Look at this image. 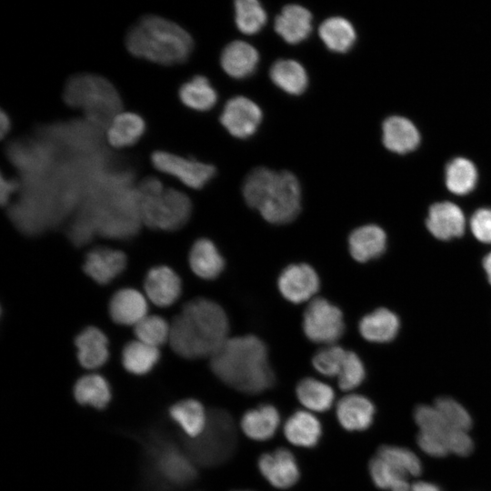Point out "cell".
Listing matches in <instances>:
<instances>
[{
    "mask_svg": "<svg viewBox=\"0 0 491 491\" xmlns=\"http://www.w3.org/2000/svg\"><path fill=\"white\" fill-rule=\"evenodd\" d=\"M229 323L224 309L206 298L193 299L170 323L168 343L187 359L211 357L228 338Z\"/></svg>",
    "mask_w": 491,
    "mask_h": 491,
    "instance_id": "cell-1",
    "label": "cell"
},
{
    "mask_svg": "<svg viewBox=\"0 0 491 491\" xmlns=\"http://www.w3.org/2000/svg\"><path fill=\"white\" fill-rule=\"evenodd\" d=\"M210 366L223 383L241 393L260 394L275 384L267 348L255 336L228 337L210 357Z\"/></svg>",
    "mask_w": 491,
    "mask_h": 491,
    "instance_id": "cell-2",
    "label": "cell"
},
{
    "mask_svg": "<svg viewBox=\"0 0 491 491\" xmlns=\"http://www.w3.org/2000/svg\"><path fill=\"white\" fill-rule=\"evenodd\" d=\"M242 191L246 204L269 223H289L300 212L301 188L291 172L255 168L245 179Z\"/></svg>",
    "mask_w": 491,
    "mask_h": 491,
    "instance_id": "cell-3",
    "label": "cell"
},
{
    "mask_svg": "<svg viewBox=\"0 0 491 491\" xmlns=\"http://www.w3.org/2000/svg\"><path fill=\"white\" fill-rule=\"evenodd\" d=\"M128 52L150 62L173 65L184 63L193 51L191 35L179 25L158 15H145L125 36Z\"/></svg>",
    "mask_w": 491,
    "mask_h": 491,
    "instance_id": "cell-4",
    "label": "cell"
},
{
    "mask_svg": "<svg viewBox=\"0 0 491 491\" xmlns=\"http://www.w3.org/2000/svg\"><path fill=\"white\" fill-rule=\"evenodd\" d=\"M63 97L67 105L81 109L87 121L98 128H106L122 108L115 87L98 75H73L65 85Z\"/></svg>",
    "mask_w": 491,
    "mask_h": 491,
    "instance_id": "cell-5",
    "label": "cell"
},
{
    "mask_svg": "<svg viewBox=\"0 0 491 491\" xmlns=\"http://www.w3.org/2000/svg\"><path fill=\"white\" fill-rule=\"evenodd\" d=\"M135 192L140 219L147 226L172 231L188 221L192 204L183 192L165 188L161 181L153 176L141 181Z\"/></svg>",
    "mask_w": 491,
    "mask_h": 491,
    "instance_id": "cell-6",
    "label": "cell"
},
{
    "mask_svg": "<svg viewBox=\"0 0 491 491\" xmlns=\"http://www.w3.org/2000/svg\"><path fill=\"white\" fill-rule=\"evenodd\" d=\"M237 445L232 416L225 410L208 411L205 428L197 437L185 439L184 449L196 466L213 467L227 461Z\"/></svg>",
    "mask_w": 491,
    "mask_h": 491,
    "instance_id": "cell-7",
    "label": "cell"
},
{
    "mask_svg": "<svg viewBox=\"0 0 491 491\" xmlns=\"http://www.w3.org/2000/svg\"><path fill=\"white\" fill-rule=\"evenodd\" d=\"M149 471L160 487H183L196 478V465L185 449L154 435L146 446Z\"/></svg>",
    "mask_w": 491,
    "mask_h": 491,
    "instance_id": "cell-8",
    "label": "cell"
},
{
    "mask_svg": "<svg viewBox=\"0 0 491 491\" xmlns=\"http://www.w3.org/2000/svg\"><path fill=\"white\" fill-rule=\"evenodd\" d=\"M303 329L309 340L334 345L344 334L343 313L326 299H312L304 312Z\"/></svg>",
    "mask_w": 491,
    "mask_h": 491,
    "instance_id": "cell-9",
    "label": "cell"
},
{
    "mask_svg": "<svg viewBox=\"0 0 491 491\" xmlns=\"http://www.w3.org/2000/svg\"><path fill=\"white\" fill-rule=\"evenodd\" d=\"M150 161L159 172L174 176L194 189L202 188L215 173L211 165L162 150L153 152Z\"/></svg>",
    "mask_w": 491,
    "mask_h": 491,
    "instance_id": "cell-10",
    "label": "cell"
},
{
    "mask_svg": "<svg viewBox=\"0 0 491 491\" xmlns=\"http://www.w3.org/2000/svg\"><path fill=\"white\" fill-rule=\"evenodd\" d=\"M261 120L260 107L246 96H235L228 100L220 115L223 126L237 138L251 136Z\"/></svg>",
    "mask_w": 491,
    "mask_h": 491,
    "instance_id": "cell-11",
    "label": "cell"
},
{
    "mask_svg": "<svg viewBox=\"0 0 491 491\" xmlns=\"http://www.w3.org/2000/svg\"><path fill=\"white\" fill-rule=\"evenodd\" d=\"M257 466L263 477L278 489L290 488L299 480L297 461L293 453L284 447L261 455Z\"/></svg>",
    "mask_w": 491,
    "mask_h": 491,
    "instance_id": "cell-12",
    "label": "cell"
},
{
    "mask_svg": "<svg viewBox=\"0 0 491 491\" xmlns=\"http://www.w3.org/2000/svg\"><path fill=\"white\" fill-rule=\"evenodd\" d=\"M282 296L298 304L311 299L319 289V278L315 269L306 264H294L286 267L277 281Z\"/></svg>",
    "mask_w": 491,
    "mask_h": 491,
    "instance_id": "cell-13",
    "label": "cell"
},
{
    "mask_svg": "<svg viewBox=\"0 0 491 491\" xmlns=\"http://www.w3.org/2000/svg\"><path fill=\"white\" fill-rule=\"evenodd\" d=\"M426 225L436 238L450 240L464 234L466 218L458 205L445 201L431 205Z\"/></svg>",
    "mask_w": 491,
    "mask_h": 491,
    "instance_id": "cell-14",
    "label": "cell"
},
{
    "mask_svg": "<svg viewBox=\"0 0 491 491\" xmlns=\"http://www.w3.org/2000/svg\"><path fill=\"white\" fill-rule=\"evenodd\" d=\"M146 297L155 306L165 307L174 304L180 296L182 284L177 274L171 268L160 266L149 270L145 276Z\"/></svg>",
    "mask_w": 491,
    "mask_h": 491,
    "instance_id": "cell-15",
    "label": "cell"
},
{
    "mask_svg": "<svg viewBox=\"0 0 491 491\" xmlns=\"http://www.w3.org/2000/svg\"><path fill=\"white\" fill-rule=\"evenodd\" d=\"M125 265L126 256L122 251L98 247L86 255L83 269L94 281L105 285L120 275Z\"/></svg>",
    "mask_w": 491,
    "mask_h": 491,
    "instance_id": "cell-16",
    "label": "cell"
},
{
    "mask_svg": "<svg viewBox=\"0 0 491 491\" xmlns=\"http://www.w3.org/2000/svg\"><path fill=\"white\" fill-rule=\"evenodd\" d=\"M336 417L341 426L350 432L367 429L373 423L375 406L367 397L349 394L336 404Z\"/></svg>",
    "mask_w": 491,
    "mask_h": 491,
    "instance_id": "cell-17",
    "label": "cell"
},
{
    "mask_svg": "<svg viewBox=\"0 0 491 491\" xmlns=\"http://www.w3.org/2000/svg\"><path fill=\"white\" fill-rule=\"evenodd\" d=\"M279 425L280 414L271 404H262L248 409L240 421L243 433L254 441H266L272 438Z\"/></svg>",
    "mask_w": 491,
    "mask_h": 491,
    "instance_id": "cell-18",
    "label": "cell"
},
{
    "mask_svg": "<svg viewBox=\"0 0 491 491\" xmlns=\"http://www.w3.org/2000/svg\"><path fill=\"white\" fill-rule=\"evenodd\" d=\"M274 27L286 43L298 44L306 39L312 31V15L301 5H286L276 17Z\"/></svg>",
    "mask_w": 491,
    "mask_h": 491,
    "instance_id": "cell-19",
    "label": "cell"
},
{
    "mask_svg": "<svg viewBox=\"0 0 491 491\" xmlns=\"http://www.w3.org/2000/svg\"><path fill=\"white\" fill-rule=\"evenodd\" d=\"M147 302L145 296L133 288L116 292L109 303L112 320L119 325L135 326L147 316Z\"/></svg>",
    "mask_w": 491,
    "mask_h": 491,
    "instance_id": "cell-20",
    "label": "cell"
},
{
    "mask_svg": "<svg viewBox=\"0 0 491 491\" xmlns=\"http://www.w3.org/2000/svg\"><path fill=\"white\" fill-rule=\"evenodd\" d=\"M259 61L257 50L244 41H233L222 51L220 64L231 77L242 79L251 75Z\"/></svg>",
    "mask_w": 491,
    "mask_h": 491,
    "instance_id": "cell-21",
    "label": "cell"
},
{
    "mask_svg": "<svg viewBox=\"0 0 491 491\" xmlns=\"http://www.w3.org/2000/svg\"><path fill=\"white\" fill-rule=\"evenodd\" d=\"M284 435L286 440L296 446L312 448L321 438L322 426L311 412L297 410L285 422Z\"/></svg>",
    "mask_w": 491,
    "mask_h": 491,
    "instance_id": "cell-22",
    "label": "cell"
},
{
    "mask_svg": "<svg viewBox=\"0 0 491 491\" xmlns=\"http://www.w3.org/2000/svg\"><path fill=\"white\" fill-rule=\"evenodd\" d=\"M348 246L352 257L365 263L384 253L386 246V235L378 225H362L350 234Z\"/></svg>",
    "mask_w": 491,
    "mask_h": 491,
    "instance_id": "cell-23",
    "label": "cell"
},
{
    "mask_svg": "<svg viewBox=\"0 0 491 491\" xmlns=\"http://www.w3.org/2000/svg\"><path fill=\"white\" fill-rule=\"evenodd\" d=\"M77 359L86 369L102 366L108 359V339L97 327L88 326L75 339Z\"/></svg>",
    "mask_w": 491,
    "mask_h": 491,
    "instance_id": "cell-24",
    "label": "cell"
},
{
    "mask_svg": "<svg viewBox=\"0 0 491 491\" xmlns=\"http://www.w3.org/2000/svg\"><path fill=\"white\" fill-rule=\"evenodd\" d=\"M146 129L145 119L133 112H120L106 127V139L115 148L129 147L136 144Z\"/></svg>",
    "mask_w": 491,
    "mask_h": 491,
    "instance_id": "cell-25",
    "label": "cell"
},
{
    "mask_svg": "<svg viewBox=\"0 0 491 491\" xmlns=\"http://www.w3.org/2000/svg\"><path fill=\"white\" fill-rule=\"evenodd\" d=\"M168 414L187 438H195L201 435L208 417V412L202 403L192 398L175 403L170 406Z\"/></svg>",
    "mask_w": 491,
    "mask_h": 491,
    "instance_id": "cell-26",
    "label": "cell"
},
{
    "mask_svg": "<svg viewBox=\"0 0 491 491\" xmlns=\"http://www.w3.org/2000/svg\"><path fill=\"white\" fill-rule=\"evenodd\" d=\"M420 135L415 125L402 116L388 117L383 124V143L396 153H407L419 144Z\"/></svg>",
    "mask_w": 491,
    "mask_h": 491,
    "instance_id": "cell-27",
    "label": "cell"
},
{
    "mask_svg": "<svg viewBox=\"0 0 491 491\" xmlns=\"http://www.w3.org/2000/svg\"><path fill=\"white\" fill-rule=\"evenodd\" d=\"M189 265L197 276L211 280L216 278L223 271L225 260L212 241L201 238L192 246Z\"/></svg>",
    "mask_w": 491,
    "mask_h": 491,
    "instance_id": "cell-28",
    "label": "cell"
},
{
    "mask_svg": "<svg viewBox=\"0 0 491 491\" xmlns=\"http://www.w3.org/2000/svg\"><path fill=\"white\" fill-rule=\"evenodd\" d=\"M397 316L386 308H378L359 322V332L367 341L386 343L395 338L399 330Z\"/></svg>",
    "mask_w": 491,
    "mask_h": 491,
    "instance_id": "cell-29",
    "label": "cell"
},
{
    "mask_svg": "<svg viewBox=\"0 0 491 491\" xmlns=\"http://www.w3.org/2000/svg\"><path fill=\"white\" fill-rule=\"evenodd\" d=\"M269 75L277 87L295 95L304 93L308 83L306 69L293 59L276 61L270 68Z\"/></svg>",
    "mask_w": 491,
    "mask_h": 491,
    "instance_id": "cell-30",
    "label": "cell"
},
{
    "mask_svg": "<svg viewBox=\"0 0 491 491\" xmlns=\"http://www.w3.org/2000/svg\"><path fill=\"white\" fill-rule=\"evenodd\" d=\"M296 395L300 404L309 412H326L335 401L334 389L326 383L306 377L296 387Z\"/></svg>",
    "mask_w": 491,
    "mask_h": 491,
    "instance_id": "cell-31",
    "label": "cell"
},
{
    "mask_svg": "<svg viewBox=\"0 0 491 491\" xmlns=\"http://www.w3.org/2000/svg\"><path fill=\"white\" fill-rule=\"evenodd\" d=\"M111 388L107 380L98 374L81 376L74 386L75 400L97 409L107 406L111 400Z\"/></svg>",
    "mask_w": 491,
    "mask_h": 491,
    "instance_id": "cell-32",
    "label": "cell"
},
{
    "mask_svg": "<svg viewBox=\"0 0 491 491\" xmlns=\"http://www.w3.org/2000/svg\"><path fill=\"white\" fill-rule=\"evenodd\" d=\"M318 33L325 45L336 53L347 52L355 44L356 37L352 24L340 16L326 19L320 25Z\"/></svg>",
    "mask_w": 491,
    "mask_h": 491,
    "instance_id": "cell-33",
    "label": "cell"
},
{
    "mask_svg": "<svg viewBox=\"0 0 491 491\" xmlns=\"http://www.w3.org/2000/svg\"><path fill=\"white\" fill-rule=\"evenodd\" d=\"M180 101L195 111L210 110L217 101V94L204 75H195L179 88Z\"/></svg>",
    "mask_w": 491,
    "mask_h": 491,
    "instance_id": "cell-34",
    "label": "cell"
},
{
    "mask_svg": "<svg viewBox=\"0 0 491 491\" xmlns=\"http://www.w3.org/2000/svg\"><path fill=\"white\" fill-rule=\"evenodd\" d=\"M160 357L158 347L135 340L123 349L122 364L126 371L136 376L145 375L157 364Z\"/></svg>",
    "mask_w": 491,
    "mask_h": 491,
    "instance_id": "cell-35",
    "label": "cell"
},
{
    "mask_svg": "<svg viewBox=\"0 0 491 491\" xmlns=\"http://www.w3.org/2000/svg\"><path fill=\"white\" fill-rule=\"evenodd\" d=\"M477 179L474 164L468 159L457 157L446 169V185L456 195H466L473 190Z\"/></svg>",
    "mask_w": 491,
    "mask_h": 491,
    "instance_id": "cell-36",
    "label": "cell"
},
{
    "mask_svg": "<svg viewBox=\"0 0 491 491\" xmlns=\"http://www.w3.org/2000/svg\"><path fill=\"white\" fill-rule=\"evenodd\" d=\"M235 25L246 35L258 33L266 23V13L256 0L235 2Z\"/></svg>",
    "mask_w": 491,
    "mask_h": 491,
    "instance_id": "cell-37",
    "label": "cell"
},
{
    "mask_svg": "<svg viewBox=\"0 0 491 491\" xmlns=\"http://www.w3.org/2000/svg\"><path fill=\"white\" fill-rule=\"evenodd\" d=\"M376 455L405 476H416L422 472V464L419 457L407 448L396 446H382L378 448Z\"/></svg>",
    "mask_w": 491,
    "mask_h": 491,
    "instance_id": "cell-38",
    "label": "cell"
},
{
    "mask_svg": "<svg viewBox=\"0 0 491 491\" xmlns=\"http://www.w3.org/2000/svg\"><path fill=\"white\" fill-rule=\"evenodd\" d=\"M369 473L372 481L378 488L390 491H410L411 489L406 476L399 474L377 455L370 460Z\"/></svg>",
    "mask_w": 491,
    "mask_h": 491,
    "instance_id": "cell-39",
    "label": "cell"
},
{
    "mask_svg": "<svg viewBox=\"0 0 491 491\" xmlns=\"http://www.w3.org/2000/svg\"><path fill=\"white\" fill-rule=\"evenodd\" d=\"M136 340L159 347L168 342L170 324L155 315L146 316L134 328Z\"/></svg>",
    "mask_w": 491,
    "mask_h": 491,
    "instance_id": "cell-40",
    "label": "cell"
},
{
    "mask_svg": "<svg viewBox=\"0 0 491 491\" xmlns=\"http://www.w3.org/2000/svg\"><path fill=\"white\" fill-rule=\"evenodd\" d=\"M435 407L440 413L449 429L467 431L472 426V418L467 410L451 397H439Z\"/></svg>",
    "mask_w": 491,
    "mask_h": 491,
    "instance_id": "cell-41",
    "label": "cell"
},
{
    "mask_svg": "<svg viewBox=\"0 0 491 491\" xmlns=\"http://www.w3.org/2000/svg\"><path fill=\"white\" fill-rule=\"evenodd\" d=\"M347 351L336 345H328L319 349L313 356L315 369L325 376H338Z\"/></svg>",
    "mask_w": 491,
    "mask_h": 491,
    "instance_id": "cell-42",
    "label": "cell"
},
{
    "mask_svg": "<svg viewBox=\"0 0 491 491\" xmlns=\"http://www.w3.org/2000/svg\"><path fill=\"white\" fill-rule=\"evenodd\" d=\"M365 376L366 370L360 357L356 353L347 351L337 376L339 388L344 391L353 390L362 384Z\"/></svg>",
    "mask_w": 491,
    "mask_h": 491,
    "instance_id": "cell-43",
    "label": "cell"
},
{
    "mask_svg": "<svg viewBox=\"0 0 491 491\" xmlns=\"http://www.w3.org/2000/svg\"><path fill=\"white\" fill-rule=\"evenodd\" d=\"M414 418L420 432L446 436L449 430L435 406H418L415 409Z\"/></svg>",
    "mask_w": 491,
    "mask_h": 491,
    "instance_id": "cell-44",
    "label": "cell"
},
{
    "mask_svg": "<svg viewBox=\"0 0 491 491\" xmlns=\"http://www.w3.org/2000/svg\"><path fill=\"white\" fill-rule=\"evenodd\" d=\"M469 226L478 241L491 244V208L477 209L470 218Z\"/></svg>",
    "mask_w": 491,
    "mask_h": 491,
    "instance_id": "cell-45",
    "label": "cell"
},
{
    "mask_svg": "<svg viewBox=\"0 0 491 491\" xmlns=\"http://www.w3.org/2000/svg\"><path fill=\"white\" fill-rule=\"evenodd\" d=\"M467 431L449 429L446 435V445L448 452L466 456L473 451V441Z\"/></svg>",
    "mask_w": 491,
    "mask_h": 491,
    "instance_id": "cell-46",
    "label": "cell"
},
{
    "mask_svg": "<svg viewBox=\"0 0 491 491\" xmlns=\"http://www.w3.org/2000/svg\"><path fill=\"white\" fill-rule=\"evenodd\" d=\"M445 438L446 436L419 432L416 440L418 446L426 454L434 457H443L449 453Z\"/></svg>",
    "mask_w": 491,
    "mask_h": 491,
    "instance_id": "cell-47",
    "label": "cell"
},
{
    "mask_svg": "<svg viewBox=\"0 0 491 491\" xmlns=\"http://www.w3.org/2000/svg\"><path fill=\"white\" fill-rule=\"evenodd\" d=\"M17 188V183L13 179H6L1 175V204L5 205L8 202L10 195Z\"/></svg>",
    "mask_w": 491,
    "mask_h": 491,
    "instance_id": "cell-48",
    "label": "cell"
},
{
    "mask_svg": "<svg viewBox=\"0 0 491 491\" xmlns=\"http://www.w3.org/2000/svg\"><path fill=\"white\" fill-rule=\"evenodd\" d=\"M410 491H441L439 486L436 485L426 482V481H418L411 486Z\"/></svg>",
    "mask_w": 491,
    "mask_h": 491,
    "instance_id": "cell-49",
    "label": "cell"
},
{
    "mask_svg": "<svg viewBox=\"0 0 491 491\" xmlns=\"http://www.w3.org/2000/svg\"><path fill=\"white\" fill-rule=\"evenodd\" d=\"M11 124L12 123L9 115L4 110H2L0 115V130L2 138H4L5 135L9 133Z\"/></svg>",
    "mask_w": 491,
    "mask_h": 491,
    "instance_id": "cell-50",
    "label": "cell"
},
{
    "mask_svg": "<svg viewBox=\"0 0 491 491\" xmlns=\"http://www.w3.org/2000/svg\"><path fill=\"white\" fill-rule=\"evenodd\" d=\"M483 266L486 273L489 283L491 284V252H489L483 260Z\"/></svg>",
    "mask_w": 491,
    "mask_h": 491,
    "instance_id": "cell-51",
    "label": "cell"
},
{
    "mask_svg": "<svg viewBox=\"0 0 491 491\" xmlns=\"http://www.w3.org/2000/svg\"><path fill=\"white\" fill-rule=\"evenodd\" d=\"M237 491H248V490H237Z\"/></svg>",
    "mask_w": 491,
    "mask_h": 491,
    "instance_id": "cell-52",
    "label": "cell"
}]
</instances>
